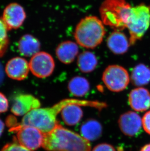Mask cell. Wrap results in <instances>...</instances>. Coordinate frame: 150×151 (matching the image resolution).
Returning <instances> with one entry per match:
<instances>
[{"label": "cell", "mask_w": 150, "mask_h": 151, "mask_svg": "<svg viewBox=\"0 0 150 151\" xmlns=\"http://www.w3.org/2000/svg\"><path fill=\"white\" fill-rule=\"evenodd\" d=\"M71 104L95 108L99 110L107 107L105 103L96 101L80 100L77 99H65L52 107L33 110L24 116L20 125L33 127L47 134L51 131L58 124L57 117L62 109Z\"/></svg>", "instance_id": "6da1fadb"}, {"label": "cell", "mask_w": 150, "mask_h": 151, "mask_svg": "<svg viewBox=\"0 0 150 151\" xmlns=\"http://www.w3.org/2000/svg\"><path fill=\"white\" fill-rule=\"evenodd\" d=\"M42 147L47 151H91L89 141L59 124L44 134Z\"/></svg>", "instance_id": "7a4b0ae2"}, {"label": "cell", "mask_w": 150, "mask_h": 151, "mask_svg": "<svg viewBox=\"0 0 150 151\" xmlns=\"http://www.w3.org/2000/svg\"><path fill=\"white\" fill-rule=\"evenodd\" d=\"M104 24L96 16H86L81 19L74 32L76 43L86 49L96 47L101 43L106 34Z\"/></svg>", "instance_id": "3957f363"}, {"label": "cell", "mask_w": 150, "mask_h": 151, "mask_svg": "<svg viewBox=\"0 0 150 151\" xmlns=\"http://www.w3.org/2000/svg\"><path fill=\"white\" fill-rule=\"evenodd\" d=\"M131 8L126 0H105L99 9L101 19L105 25L121 31L126 28Z\"/></svg>", "instance_id": "277c9868"}, {"label": "cell", "mask_w": 150, "mask_h": 151, "mask_svg": "<svg viewBox=\"0 0 150 151\" xmlns=\"http://www.w3.org/2000/svg\"><path fill=\"white\" fill-rule=\"evenodd\" d=\"M150 25V6L141 4L132 7L126 24L130 45H134L143 37Z\"/></svg>", "instance_id": "5b68a950"}, {"label": "cell", "mask_w": 150, "mask_h": 151, "mask_svg": "<svg viewBox=\"0 0 150 151\" xmlns=\"http://www.w3.org/2000/svg\"><path fill=\"white\" fill-rule=\"evenodd\" d=\"M13 120L9 118V122H11V130L16 133L17 142L29 150L34 151L42 146L44 134L38 129L29 126L16 125Z\"/></svg>", "instance_id": "8992f818"}, {"label": "cell", "mask_w": 150, "mask_h": 151, "mask_svg": "<svg viewBox=\"0 0 150 151\" xmlns=\"http://www.w3.org/2000/svg\"><path fill=\"white\" fill-rule=\"evenodd\" d=\"M102 79L110 91L119 92L127 87L130 82V76L124 68L113 65L105 68L102 74Z\"/></svg>", "instance_id": "52a82bcc"}, {"label": "cell", "mask_w": 150, "mask_h": 151, "mask_svg": "<svg viewBox=\"0 0 150 151\" xmlns=\"http://www.w3.org/2000/svg\"><path fill=\"white\" fill-rule=\"evenodd\" d=\"M29 65L33 74L41 78L51 76L55 67L52 56L44 51H40L33 56L29 62Z\"/></svg>", "instance_id": "ba28073f"}, {"label": "cell", "mask_w": 150, "mask_h": 151, "mask_svg": "<svg viewBox=\"0 0 150 151\" xmlns=\"http://www.w3.org/2000/svg\"><path fill=\"white\" fill-rule=\"evenodd\" d=\"M26 18V12L23 6L17 3H11L4 9L2 20L9 30L19 28Z\"/></svg>", "instance_id": "9c48e42d"}, {"label": "cell", "mask_w": 150, "mask_h": 151, "mask_svg": "<svg viewBox=\"0 0 150 151\" xmlns=\"http://www.w3.org/2000/svg\"><path fill=\"white\" fill-rule=\"evenodd\" d=\"M119 125L122 132L128 137H134L140 132L142 121L140 116L134 111H129L121 114Z\"/></svg>", "instance_id": "30bf717a"}, {"label": "cell", "mask_w": 150, "mask_h": 151, "mask_svg": "<svg viewBox=\"0 0 150 151\" xmlns=\"http://www.w3.org/2000/svg\"><path fill=\"white\" fill-rule=\"evenodd\" d=\"M40 107V101L34 96L20 94L14 99L11 110L16 116H24L33 110Z\"/></svg>", "instance_id": "8fae6325"}, {"label": "cell", "mask_w": 150, "mask_h": 151, "mask_svg": "<svg viewBox=\"0 0 150 151\" xmlns=\"http://www.w3.org/2000/svg\"><path fill=\"white\" fill-rule=\"evenodd\" d=\"M29 70L28 62L25 59L20 57L10 59L5 68L6 73L9 78L19 81L27 77Z\"/></svg>", "instance_id": "7c38bea8"}, {"label": "cell", "mask_w": 150, "mask_h": 151, "mask_svg": "<svg viewBox=\"0 0 150 151\" xmlns=\"http://www.w3.org/2000/svg\"><path fill=\"white\" fill-rule=\"evenodd\" d=\"M128 101L131 107L136 111H145L150 108V93L144 88L139 87L130 93Z\"/></svg>", "instance_id": "4fadbf2b"}, {"label": "cell", "mask_w": 150, "mask_h": 151, "mask_svg": "<svg viewBox=\"0 0 150 151\" xmlns=\"http://www.w3.org/2000/svg\"><path fill=\"white\" fill-rule=\"evenodd\" d=\"M107 45L114 54H123L128 50L130 44L124 33L115 30L108 37Z\"/></svg>", "instance_id": "5bb4252c"}, {"label": "cell", "mask_w": 150, "mask_h": 151, "mask_svg": "<svg viewBox=\"0 0 150 151\" xmlns=\"http://www.w3.org/2000/svg\"><path fill=\"white\" fill-rule=\"evenodd\" d=\"M78 53V45L71 41L63 42L59 45L56 50V54L59 60L65 64L72 63Z\"/></svg>", "instance_id": "9a60e30c"}, {"label": "cell", "mask_w": 150, "mask_h": 151, "mask_svg": "<svg viewBox=\"0 0 150 151\" xmlns=\"http://www.w3.org/2000/svg\"><path fill=\"white\" fill-rule=\"evenodd\" d=\"M40 48L39 41L30 34L24 35L19 41V50L22 55L26 57H32L40 52Z\"/></svg>", "instance_id": "2e32d148"}, {"label": "cell", "mask_w": 150, "mask_h": 151, "mask_svg": "<svg viewBox=\"0 0 150 151\" xmlns=\"http://www.w3.org/2000/svg\"><path fill=\"white\" fill-rule=\"evenodd\" d=\"M83 111L81 106L71 104L65 106L61 111V116L65 124L74 126L81 121L83 116Z\"/></svg>", "instance_id": "e0dca14e"}, {"label": "cell", "mask_w": 150, "mask_h": 151, "mask_svg": "<svg viewBox=\"0 0 150 151\" xmlns=\"http://www.w3.org/2000/svg\"><path fill=\"white\" fill-rule=\"evenodd\" d=\"M102 128L101 123L96 120H88L82 124L81 133L83 137L88 141H95L102 134Z\"/></svg>", "instance_id": "ac0fdd59"}, {"label": "cell", "mask_w": 150, "mask_h": 151, "mask_svg": "<svg viewBox=\"0 0 150 151\" xmlns=\"http://www.w3.org/2000/svg\"><path fill=\"white\" fill-rule=\"evenodd\" d=\"M68 88L72 95L76 97H82L90 90V84L84 77L76 76L71 79L68 83Z\"/></svg>", "instance_id": "d6986e66"}, {"label": "cell", "mask_w": 150, "mask_h": 151, "mask_svg": "<svg viewBox=\"0 0 150 151\" xmlns=\"http://www.w3.org/2000/svg\"><path fill=\"white\" fill-rule=\"evenodd\" d=\"M131 79L136 86L146 85L150 82V68L144 64L138 65L133 70Z\"/></svg>", "instance_id": "ffe728a7"}, {"label": "cell", "mask_w": 150, "mask_h": 151, "mask_svg": "<svg viewBox=\"0 0 150 151\" xmlns=\"http://www.w3.org/2000/svg\"><path fill=\"white\" fill-rule=\"evenodd\" d=\"M77 64L81 71L83 73H89L96 68L98 60L93 53L90 51H84L78 56Z\"/></svg>", "instance_id": "44dd1931"}, {"label": "cell", "mask_w": 150, "mask_h": 151, "mask_svg": "<svg viewBox=\"0 0 150 151\" xmlns=\"http://www.w3.org/2000/svg\"><path fill=\"white\" fill-rule=\"evenodd\" d=\"M8 30L3 20L0 19V57L4 55L9 47V41L7 35Z\"/></svg>", "instance_id": "7402d4cb"}, {"label": "cell", "mask_w": 150, "mask_h": 151, "mask_svg": "<svg viewBox=\"0 0 150 151\" xmlns=\"http://www.w3.org/2000/svg\"><path fill=\"white\" fill-rule=\"evenodd\" d=\"M1 151H34L29 150L17 142L6 144L3 147Z\"/></svg>", "instance_id": "603a6c76"}, {"label": "cell", "mask_w": 150, "mask_h": 151, "mask_svg": "<svg viewBox=\"0 0 150 151\" xmlns=\"http://www.w3.org/2000/svg\"><path fill=\"white\" fill-rule=\"evenodd\" d=\"M142 126L145 131L150 134V111L145 114L142 119Z\"/></svg>", "instance_id": "cb8c5ba5"}, {"label": "cell", "mask_w": 150, "mask_h": 151, "mask_svg": "<svg viewBox=\"0 0 150 151\" xmlns=\"http://www.w3.org/2000/svg\"><path fill=\"white\" fill-rule=\"evenodd\" d=\"M9 108V102L6 96L0 93V114L7 111Z\"/></svg>", "instance_id": "d4e9b609"}, {"label": "cell", "mask_w": 150, "mask_h": 151, "mask_svg": "<svg viewBox=\"0 0 150 151\" xmlns=\"http://www.w3.org/2000/svg\"><path fill=\"white\" fill-rule=\"evenodd\" d=\"M92 151H116L115 148L109 144L102 143L94 147Z\"/></svg>", "instance_id": "484cf974"}, {"label": "cell", "mask_w": 150, "mask_h": 151, "mask_svg": "<svg viewBox=\"0 0 150 151\" xmlns=\"http://www.w3.org/2000/svg\"><path fill=\"white\" fill-rule=\"evenodd\" d=\"M4 79V70H3L2 65H1V63H0V85H1V83L3 82Z\"/></svg>", "instance_id": "4316f807"}, {"label": "cell", "mask_w": 150, "mask_h": 151, "mask_svg": "<svg viewBox=\"0 0 150 151\" xmlns=\"http://www.w3.org/2000/svg\"><path fill=\"white\" fill-rule=\"evenodd\" d=\"M4 129V124L3 121L0 119V137L3 134Z\"/></svg>", "instance_id": "83f0119b"}, {"label": "cell", "mask_w": 150, "mask_h": 151, "mask_svg": "<svg viewBox=\"0 0 150 151\" xmlns=\"http://www.w3.org/2000/svg\"><path fill=\"white\" fill-rule=\"evenodd\" d=\"M140 151H150V143L144 146Z\"/></svg>", "instance_id": "f1b7e54d"}]
</instances>
